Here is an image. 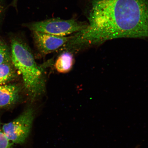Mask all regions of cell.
Wrapping results in <instances>:
<instances>
[{
  "instance_id": "obj_1",
  "label": "cell",
  "mask_w": 148,
  "mask_h": 148,
  "mask_svg": "<svg viewBox=\"0 0 148 148\" xmlns=\"http://www.w3.org/2000/svg\"><path fill=\"white\" fill-rule=\"evenodd\" d=\"M88 20L72 39L78 49L101 38L148 36V1L95 0Z\"/></svg>"
},
{
  "instance_id": "obj_2",
  "label": "cell",
  "mask_w": 148,
  "mask_h": 148,
  "mask_svg": "<svg viewBox=\"0 0 148 148\" xmlns=\"http://www.w3.org/2000/svg\"><path fill=\"white\" fill-rule=\"evenodd\" d=\"M11 61L21 76L24 88L29 98L34 100L45 91V81L42 68L36 63L27 44L19 38L11 40Z\"/></svg>"
},
{
  "instance_id": "obj_3",
  "label": "cell",
  "mask_w": 148,
  "mask_h": 148,
  "mask_svg": "<svg viewBox=\"0 0 148 148\" xmlns=\"http://www.w3.org/2000/svg\"><path fill=\"white\" fill-rule=\"evenodd\" d=\"M27 27L33 31L60 36H66L83 30L86 24L74 19L65 20L55 18L27 24Z\"/></svg>"
},
{
  "instance_id": "obj_4",
  "label": "cell",
  "mask_w": 148,
  "mask_h": 148,
  "mask_svg": "<svg viewBox=\"0 0 148 148\" xmlns=\"http://www.w3.org/2000/svg\"><path fill=\"white\" fill-rule=\"evenodd\" d=\"M34 115L33 109L28 108L16 119L2 126L3 133L12 144L25 143L30 134Z\"/></svg>"
},
{
  "instance_id": "obj_5",
  "label": "cell",
  "mask_w": 148,
  "mask_h": 148,
  "mask_svg": "<svg viewBox=\"0 0 148 148\" xmlns=\"http://www.w3.org/2000/svg\"><path fill=\"white\" fill-rule=\"evenodd\" d=\"M35 44L40 52L43 55L49 54L65 44L71 36H60L32 31Z\"/></svg>"
},
{
  "instance_id": "obj_6",
  "label": "cell",
  "mask_w": 148,
  "mask_h": 148,
  "mask_svg": "<svg viewBox=\"0 0 148 148\" xmlns=\"http://www.w3.org/2000/svg\"><path fill=\"white\" fill-rule=\"evenodd\" d=\"M20 88L15 84L0 85V109L15 104L19 99Z\"/></svg>"
},
{
  "instance_id": "obj_7",
  "label": "cell",
  "mask_w": 148,
  "mask_h": 148,
  "mask_svg": "<svg viewBox=\"0 0 148 148\" xmlns=\"http://www.w3.org/2000/svg\"><path fill=\"white\" fill-rule=\"evenodd\" d=\"M74 61L73 56L71 53L68 51L64 52L59 56L56 62V69L61 73H68L73 68Z\"/></svg>"
},
{
  "instance_id": "obj_8",
  "label": "cell",
  "mask_w": 148,
  "mask_h": 148,
  "mask_svg": "<svg viewBox=\"0 0 148 148\" xmlns=\"http://www.w3.org/2000/svg\"><path fill=\"white\" fill-rule=\"evenodd\" d=\"M16 74L12 62L0 64V85L8 84L14 80L17 76Z\"/></svg>"
},
{
  "instance_id": "obj_9",
  "label": "cell",
  "mask_w": 148,
  "mask_h": 148,
  "mask_svg": "<svg viewBox=\"0 0 148 148\" xmlns=\"http://www.w3.org/2000/svg\"><path fill=\"white\" fill-rule=\"evenodd\" d=\"M10 62V51L6 44L0 40V64Z\"/></svg>"
},
{
  "instance_id": "obj_10",
  "label": "cell",
  "mask_w": 148,
  "mask_h": 148,
  "mask_svg": "<svg viewBox=\"0 0 148 148\" xmlns=\"http://www.w3.org/2000/svg\"><path fill=\"white\" fill-rule=\"evenodd\" d=\"M12 145L3 133L0 124V148H11Z\"/></svg>"
},
{
  "instance_id": "obj_11",
  "label": "cell",
  "mask_w": 148,
  "mask_h": 148,
  "mask_svg": "<svg viewBox=\"0 0 148 148\" xmlns=\"http://www.w3.org/2000/svg\"><path fill=\"white\" fill-rule=\"evenodd\" d=\"M18 1V0H14L12 3V5H13L14 7H16V4H17Z\"/></svg>"
},
{
  "instance_id": "obj_12",
  "label": "cell",
  "mask_w": 148,
  "mask_h": 148,
  "mask_svg": "<svg viewBox=\"0 0 148 148\" xmlns=\"http://www.w3.org/2000/svg\"><path fill=\"white\" fill-rule=\"evenodd\" d=\"M1 6H0V12H1Z\"/></svg>"
},
{
  "instance_id": "obj_13",
  "label": "cell",
  "mask_w": 148,
  "mask_h": 148,
  "mask_svg": "<svg viewBox=\"0 0 148 148\" xmlns=\"http://www.w3.org/2000/svg\"><path fill=\"white\" fill-rule=\"evenodd\" d=\"M136 148H138V147H136Z\"/></svg>"
}]
</instances>
